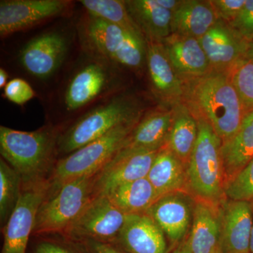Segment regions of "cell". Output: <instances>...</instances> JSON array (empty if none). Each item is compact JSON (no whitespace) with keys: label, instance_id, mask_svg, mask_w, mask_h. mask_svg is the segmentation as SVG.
<instances>
[{"label":"cell","instance_id":"cell-1","mask_svg":"<svg viewBox=\"0 0 253 253\" xmlns=\"http://www.w3.org/2000/svg\"><path fill=\"white\" fill-rule=\"evenodd\" d=\"M59 134L52 126L33 131L0 126L1 158L21 176L23 186L47 182L58 161Z\"/></svg>","mask_w":253,"mask_h":253},{"label":"cell","instance_id":"cell-2","mask_svg":"<svg viewBox=\"0 0 253 253\" xmlns=\"http://www.w3.org/2000/svg\"><path fill=\"white\" fill-rule=\"evenodd\" d=\"M184 83V101L209 123L221 142L234 135L246 113L229 73L212 71Z\"/></svg>","mask_w":253,"mask_h":253},{"label":"cell","instance_id":"cell-3","mask_svg":"<svg viewBox=\"0 0 253 253\" xmlns=\"http://www.w3.org/2000/svg\"><path fill=\"white\" fill-rule=\"evenodd\" d=\"M194 114L199 135L186 166L188 191L196 199L219 206L226 199L221 140L208 121Z\"/></svg>","mask_w":253,"mask_h":253},{"label":"cell","instance_id":"cell-4","mask_svg":"<svg viewBox=\"0 0 253 253\" xmlns=\"http://www.w3.org/2000/svg\"><path fill=\"white\" fill-rule=\"evenodd\" d=\"M143 109L131 95L120 94L82 116L66 131L60 133L58 154L63 156L99 139L110 131L141 117Z\"/></svg>","mask_w":253,"mask_h":253},{"label":"cell","instance_id":"cell-5","mask_svg":"<svg viewBox=\"0 0 253 253\" xmlns=\"http://www.w3.org/2000/svg\"><path fill=\"white\" fill-rule=\"evenodd\" d=\"M99 172L71 179L46 195L37 213L32 235H62L95 197Z\"/></svg>","mask_w":253,"mask_h":253},{"label":"cell","instance_id":"cell-6","mask_svg":"<svg viewBox=\"0 0 253 253\" xmlns=\"http://www.w3.org/2000/svg\"><path fill=\"white\" fill-rule=\"evenodd\" d=\"M141 117L116 126L99 139L58 160L47 181L46 195L52 194L71 179L101 170L121 149Z\"/></svg>","mask_w":253,"mask_h":253},{"label":"cell","instance_id":"cell-7","mask_svg":"<svg viewBox=\"0 0 253 253\" xmlns=\"http://www.w3.org/2000/svg\"><path fill=\"white\" fill-rule=\"evenodd\" d=\"M83 35L89 48L109 62L136 71L146 65V40L141 33L88 14Z\"/></svg>","mask_w":253,"mask_h":253},{"label":"cell","instance_id":"cell-8","mask_svg":"<svg viewBox=\"0 0 253 253\" xmlns=\"http://www.w3.org/2000/svg\"><path fill=\"white\" fill-rule=\"evenodd\" d=\"M126 216L107 196H95L60 236L73 241L91 239L113 243Z\"/></svg>","mask_w":253,"mask_h":253},{"label":"cell","instance_id":"cell-9","mask_svg":"<svg viewBox=\"0 0 253 253\" xmlns=\"http://www.w3.org/2000/svg\"><path fill=\"white\" fill-rule=\"evenodd\" d=\"M72 2L67 0H1L0 36L4 38L50 18L67 14Z\"/></svg>","mask_w":253,"mask_h":253},{"label":"cell","instance_id":"cell-10","mask_svg":"<svg viewBox=\"0 0 253 253\" xmlns=\"http://www.w3.org/2000/svg\"><path fill=\"white\" fill-rule=\"evenodd\" d=\"M47 191V182L23 186L17 206L3 229L4 244L1 253H26L37 213Z\"/></svg>","mask_w":253,"mask_h":253},{"label":"cell","instance_id":"cell-11","mask_svg":"<svg viewBox=\"0 0 253 253\" xmlns=\"http://www.w3.org/2000/svg\"><path fill=\"white\" fill-rule=\"evenodd\" d=\"M196 199L187 191L161 196L146 213L160 226L171 245L186 239L192 224Z\"/></svg>","mask_w":253,"mask_h":253},{"label":"cell","instance_id":"cell-12","mask_svg":"<svg viewBox=\"0 0 253 253\" xmlns=\"http://www.w3.org/2000/svg\"><path fill=\"white\" fill-rule=\"evenodd\" d=\"M158 151L121 148L98 173L95 196H105L121 184L146 177Z\"/></svg>","mask_w":253,"mask_h":253},{"label":"cell","instance_id":"cell-13","mask_svg":"<svg viewBox=\"0 0 253 253\" xmlns=\"http://www.w3.org/2000/svg\"><path fill=\"white\" fill-rule=\"evenodd\" d=\"M199 41L212 71L227 73L245 60L249 43L229 23L221 19Z\"/></svg>","mask_w":253,"mask_h":253},{"label":"cell","instance_id":"cell-14","mask_svg":"<svg viewBox=\"0 0 253 253\" xmlns=\"http://www.w3.org/2000/svg\"><path fill=\"white\" fill-rule=\"evenodd\" d=\"M150 84L161 102L173 106L184 100V83L178 76L161 42L146 41Z\"/></svg>","mask_w":253,"mask_h":253},{"label":"cell","instance_id":"cell-15","mask_svg":"<svg viewBox=\"0 0 253 253\" xmlns=\"http://www.w3.org/2000/svg\"><path fill=\"white\" fill-rule=\"evenodd\" d=\"M67 49V41L62 34L46 33L28 42L20 53V61L30 74L47 79L62 64Z\"/></svg>","mask_w":253,"mask_h":253},{"label":"cell","instance_id":"cell-16","mask_svg":"<svg viewBox=\"0 0 253 253\" xmlns=\"http://www.w3.org/2000/svg\"><path fill=\"white\" fill-rule=\"evenodd\" d=\"M221 253H250L252 202L226 199L220 206Z\"/></svg>","mask_w":253,"mask_h":253},{"label":"cell","instance_id":"cell-17","mask_svg":"<svg viewBox=\"0 0 253 253\" xmlns=\"http://www.w3.org/2000/svg\"><path fill=\"white\" fill-rule=\"evenodd\" d=\"M113 244L128 253H168L167 238L146 212L126 216Z\"/></svg>","mask_w":253,"mask_h":253},{"label":"cell","instance_id":"cell-18","mask_svg":"<svg viewBox=\"0 0 253 253\" xmlns=\"http://www.w3.org/2000/svg\"><path fill=\"white\" fill-rule=\"evenodd\" d=\"M161 42L173 68L184 83L212 71L199 39L172 34Z\"/></svg>","mask_w":253,"mask_h":253},{"label":"cell","instance_id":"cell-19","mask_svg":"<svg viewBox=\"0 0 253 253\" xmlns=\"http://www.w3.org/2000/svg\"><path fill=\"white\" fill-rule=\"evenodd\" d=\"M221 214L219 206L196 199L192 224L184 240L190 253H219Z\"/></svg>","mask_w":253,"mask_h":253},{"label":"cell","instance_id":"cell-20","mask_svg":"<svg viewBox=\"0 0 253 253\" xmlns=\"http://www.w3.org/2000/svg\"><path fill=\"white\" fill-rule=\"evenodd\" d=\"M111 75L104 65L91 62L81 68L71 78L65 91L68 111H75L98 99L110 87Z\"/></svg>","mask_w":253,"mask_h":253},{"label":"cell","instance_id":"cell-21","mask_svg":"<svg viewBox=\"0 0 253 253\" xmlns=\"http://www.w3.org/2000/svg\"><path fill=\"white\" fill-rule=\"evenodd\" d=\"M173 120L172 109L157 108L143 114L126 138L123 149L160 150L167 144Z\"/></svg>","mask_w":253,"mask_h":253},{"label":"cell","instance_id":"cell-22","mask_svg":"<svg viewBox=\"0 0 253 253\" xmlns=\"http://www.w3.org/2000/svg\"><path fill=\"white\" fill-rule=\"evenodd\" d=\"M224 187L253 158V111L245 114L235 134L221 142Z\"/></svg>","mask_w":253,"mask_h":253},{"label":"cell","instance_id":"cell-23","mask_svg":"<svg viewBox=\"0 0 253 253\" xmlns=\"http://www.w3.org/2000/svg\"><path fill=\"white\" fill-rule=\"evenodd\" d=\"M218 19L211 0H182L172 12V34L199 40Z\"/></svg>","mask_w":253,"mask_h":253},{"label":"cell","instance_id":"cell-24","mask_svg":"<svg viewBox=\"0 0 253 253\" xmlns=\"http://www.w3.org/2000/svg\"><path fill=\"white\" fill-rule=\"evenodd\" d=\"M147 178L159 197L176 191L189 192L186 166L166 145L158 151Z\"/></svg>","mask_w":253,"mask_h":253},{"label":"cell","instance_id":"cell-25","mask_svg":"<svg viewBox=\"0 0 253 253\" xmlns=\"http://www.w3.org/2000/svg\"><path fill=\"white\" fill-rule=\"evenodd\" d=\"M126 4L146 41L162 42L172 35V12L156 0H127Z\"/></svg>","mask_w":253,"mask_h":253},{"label":"cell","instance_id":"cell-26","mask_svg":"<svg viewBox=\"0 0 253 253\" xmlns=\"http://www.w3.org/2000/svg\"><path fill=\"white\" fill-rule=\"evenodd\" d=\"M172 109V124L166 146L186 166L199 135L197 118L184 101Z\"/></svg>","mask_w":253,"mask_h":253},{"label":"cell","instance_id":"cell-27","mask_svg":"<svg viewBox=\"0 0 253 253\" xmlns=\"http://www.w3.org/2000/svg\"><path fill=\"white\" fill-rule=\"evenodd\" d=\"M105 196L126 215L146 212L159 198L147 176L121 184Z\"/></svg>","mask_w":253,"mask_h":253},{"label":"cell","instance_id":"cell-28","mask_svg":"<svg viewBox=\"0 0 253 253\" xmlns=\"http://www.w3.org/2000/svg\"><path fill=\"white\" fill-rule=\"evenodd\" d=\"M23 181L16 170L0 159V224L1 229L9 220L22 194Z\"/></svg>","mask_w":253,"mask_h":253},{"label":"cell","instance_id":"cell-29","mask_svg":"<svg viewBox=\"0 0 253 253\" xmlns=\"http://www.w3.org/2000/svg\"><path fill=\"white\" fill-rule=\"evenodd\" d=\"M80 2L83 5L88 14L91 16L101 18L127 31L142 34L128 12L126 1L82 0Z\"/></svg>","mask_w":253,"mask_h":253},{"label":"cell","instance_id":"cell-30","mask_svg":"<svg viewBox=\"0 0 253 253\" xmlns=\"http://www.w3.org/2000/svg\"><path fill=\"white\" fill-rule=\"evenodd\" d=\"M245 113L253 111V62L243 60L229 73Z\"/></svg>","mask_w":253,"mask_h":253},{"label":"cell","instance_id":"cell-31","mask_svg":"<svg viewBox=\"0 0 253 253\" xmlns=\"http://www.w3.org/2000/svg\"><path fill=\"white\" fill-rule=\"evenodd\" d=\"M226 199L253 201V158L224 187Z\"/></svg>","mask_w":253,"mask_h":253},{"label":"cell","instance_id":"cell-32","mask_svg":"<svg viewBox=\"0 0 253 253\" xmlns=\"http://www.w3.org/2000/svg\"><path fill=\"white\" fill-rule=\"evenodd\" d=\"M60 236L57 239L42 236L33 246L32 253H88L76 241Z\"/></svg>","mask_w":253,"mask_h":253},{"label":"cell","instance_id":"cell-33","mask_svg":"<svg viewBox=\"0 0 253 253\" xmlns=\"http://www.w3.org/2000/svg\"><path fill=\"white\" fill-rule=\"evenodd\" d=\"M5 97L15 104H26L36 96V91L29 83L21 78H14L4 88Z\"/></svg>","mask_w":253,"mask_h":253},{"label":"cell","instance_id":"cell-34","mask_svg":"<svg viewBox=\"0 0 253 253\" xmlns=\"http://www.w3.org/2000/svg\"><path fill=\"white\" fill-rule=\"evenodd\" d=\"M245 39L253 38V0H246L244 8L237 17L229 23Z\"/></svg>","mask_w":253,"mask_h":253},{"label":"cell","instance_id":"cell-35","mask_svg":"<svg viewBox=\"0 0 253 253\" xmlns=\"http://www.w3.org/2000/svg\"><path fill=\"white\" fill-rule=\"evenodd\" d=\"M219 19L230 23L241 12L246 0H211Z\"/></svg>","mask_w":253,"mask_h":253},{"label":"cell","instance_id":"cell-36","mask_svg":"<svg viewBox=\"0 0 253 253\" xmlns=\"http://www.w3.org/2000/svg\"><path fill=\"white\" fill-rule=\"evenodd\" d=\"M88 253H128L113 243L85 239L76 241Z\"/></svg>","mask_w":253,"mask_h":253},{"label":"cell","instance_id":"cell-37","mask_svg":"<svg viewBox=\"0 0 253 253\" xmlns=\"http://www.w3.org/2000/svg\"><path fill=\"white\" fill-rule=\"evenodd\" d=\"M156 1L163 8L173 12L180 5L182 0H156Z\"/></svg>","mask_w":253,"mask_h":253},{"label":"cell","instance_id":"cell-38","mask_svg":"<svg viewBox=\"0 0 253 253\" xmlns=\"http://www.w3.org/2000/svg\"><path fill=\"white\" fill-rule=\"evenodd\" d=\"M245 60L253 62V38L248 43L247 51H246Z\"/></svg>","mask_w":253,"mask_h":253},{"label":"cell","instance_id":"cell-39","mask_svg":"<svg viewBox=\"0 0 253 253\" xmlns=\"http://www.w3.org/2000/svg\"><path fill=\"white\" fill-rule=\"evenodd\" d=\"M8 77H9V75L7 72L3 68H1L0 69V88L1 89L4 88L7 84Z\"/></svg>","mask_w":253,"mask_h":253},{"label":"cell","instance_id":"cell-40","mask_svg":"<svg viewBox=\"0 0 253 253\" xmlns=\"http://www.w3.org/2000/svg\"><path fill=\"white\" fill-rule=\"evenodd\" d=\"M172 253H190L186 248L184 241H182L181 244L178 245L175 248V249L173 251Z\"/></svg>","mask_w":253,"mask_h":253},{"label":"cell","instance_id":"cell-41","mask_svg":"<svg viewBox=\"0 0 253 253\" xmlns=\"http://www.w3.org/2000/svg\"><path fill=\"white\" fill-rule=\"evenodd\" d=\"M253 211V201H252ZM250 253H253V221L252 230H251V241H250Z\"/></svg>","mask_w":253,"mask_h":253},{"label":"cell","instance_id":"cell-42","mask_svg":"<svg viewBox=\"0 0 253 253\" xmlns=\"http://www.w3.org/2000/svg\"><path fill=\"white\" fill-rule=\"evenodd\" d=\"M219 253H221V252H219Z\"/></svg>","mask_w":253,"mask_h":253},{"label":"cell","instance_id":"cell-43","mask_svg":"<svg viewBox=\"0 0 253 253\" xmlns=\"http://www.w3.org/2000/svg\"></svg>","mask_w":253,"mask_h":253}]
</instances>
